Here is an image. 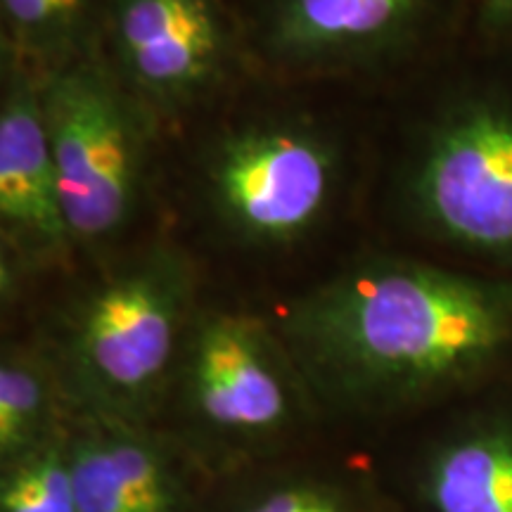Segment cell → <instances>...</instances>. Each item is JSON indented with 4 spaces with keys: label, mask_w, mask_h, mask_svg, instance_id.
Instances as JSON below:
<instances>
[{
    "label": "cell",
    "mask_w": 512,
    "mask_h": 512,
    "mask_svg": "<svg viewBox=\"0 0 512 512\" xmlns=\"http://www.w3.org/2000/svg\"><path fill=\"white\" fill-rule=\"evenodd\" d=\"M43 117L74 247H105L136 219L162 121L102 53L43 79Z\"/></svg>",
    "instance_id": "4"
},
{
    "label": "cell",
    "mask_w": 512,
    "mask_h": 512,
    "mask_svg": "<svg viewBox=\"0 0 512 512\" xmlns=\"http://www.w3.org/2000/svg\"><path fill=\"white\" fill-rule=\"evenodd\" d=\"M430 0H266L261 48L290 69H344L411 43Z\"/></svg>",
    "instance_id": "10"
},
{
    "label": "cell",
    "mask_w": 512,
    "mask_h": 512,
    "mask_svg": "<svg viewBox=\"0 0 512 512\" xmlns=\"http://www.w3.org/2000/svg\"><path fill=\"white\" fill-rule=\"evenodd\" d=\"M275 325L323 415L403 418L477 396L512 366V278L375 256Z\"/></svg>",
    "instance_id": "1"
},
{
    "label": "cell",
    "mask_w": 512,
    "mask_h": 512,
    "mask_svg": "<svg viewBox=\"0 0 512 512\" xmlns=\"http://www.w3.org/2000/svg\"><path fill=\"white\" fill-rule=\"evenodd\" d=\"M320 415L275 320L200 306L159 425L216 484L294 456Z\"/></svg>",
    "instance_id": "3"
},
{
    "label": "cell",
    "mask_w": 512,
    "mask_h": 512,
    "mask_svg": "<svg viewBox=\"0 0 512 512\" xmlns=\"http://www.w3.org/2000/svg\"><path fill=\"white\" fill-rule=\"evenodd\" d=\"M342 152L313 121L254 119L207 150L202 192L216 226L252 249L297 245L330 214Z\"/></svg>",
    "instance_id": "5"
},
{
    "label": "cell",
    "mask_w": 512,
    "mask_h": 512,
    "mask_svg": "<svg viewBox=\"0 0 512 512\" xmlns=\"http://www.w3.org/2000/svg\"><path fill=\"white\" fill-rule=\"evenodd\" d=\"M110 0H0L3 60L38 76L102 53Z\"/></svg>",
    "instance_id": "14"
},
{
    "label": "cell",
    "mask_w": 512,
    "mask_h": 512,
    "mask_svg": "<svg viewBox=\"0 0 512 512\" xmlns=\"http://www.w3.org/2000/svg\"><path fill=\"white\" fill-rule=\"evenodd\" d=\"M197 311L190 259L155 242L64 299L36 339L76 415L159 425Z\"/></svg>",
    "instance_id": "2"
},
{
    "label": "cell",
    "mask_w": 512,
    "mask_h": 512,
    "mask_svg": "<svg viewBox=\"0 0 512 512\" xmlns=\"http://www.w3.org/2000/svg\"><path fill=\"white\" fill-rule=\"evenodd\" d=\"M67 434L0 465V512H79Z\"/></svg>",
    "instance_id": "15"
},
{
    "label": "cell",
    "mask_w": 512,
    "mask_h": 512,
    "mask_svg": "<svg viewBox=\"0 0 512 512\" xmlns=\"http://www.w3.org/2000/svg\"><path fill=\"white\" fill-rule=\"evenodd\" d=\"M207 512H401L370 467L285 458L214 486Z\"/></svg>",
    "instance_id": "12"
},
{
    "label": "cell",
    "mask_w": 512,
    "mask_h": 512,
    "mask_svg": "<svg viewBox=\"0 0 512 512\" xmlns=\"http://www.w3.org/2000/svg\"><path fill=\"white\" fill-rule=\"evenodd\" d=\"M238 53L223 0H110L102 57L159 121L219 93Z\"/></svg>",
    "instance_id": "7"
},
{
    "label": "cell",
    "mask_w": 512,
    "mask_h": 512,
    "mask_svg": "<svg viewBox=\"0 0 512 512\" xmlns=\"http://www.w3.org/2000/svg\"><path fill=\"white\" fill-rule=\"evenodd\" d=\"M403 200L432 238L512 268V95L441 112L408 162Z\"/></svg>",
    "instance_id": "6"
},
{
    "label": "cell",
    "mask_w": 512,
    "mask_h": 512,
    "mask_svg": "<svg viewBox=\"0 0 512 512\" xmlns=\"http://www.w3.org/2000/svg\"><path fill=\"white\" fill-rule=\"evenodd\" d=\"M482 24L496 34H510L512 0H482Z\"/></svg>",
    "instance_id": "16"
},
{
    "label": "cell",
    "mask_w": 512,
    "mask_h": 512,
    "mask_svg": "<svg viewBox=\"0 0 512 512\" xmlns=\"http://www.w3.org/2000/svg\"><path fill=\"white\" fill-rule=\"evenodd\" d=\"M79 512H207L216 482L162 425L74 415L67 434Z\"/></svg>",
    "instance_id": "9"
},
{
    "label": "cell",
    "mask_w": 512,
    "mask_h": 512,
    "mask_svg": "<svg viewBox=\"0 0 512 512\" xmlns=\"http://www.w3.org/2000/svg\"><path fill=\"white\" fill-rule=\"evenodd\" d=\"M415 512H512V399L460 408L422 441L408 472Z\"/></svg>",
    "instance_id": "11"
},
{
    "label": "cell",
    "mask_w": 512,
    "mask_h": 512,
    "mask_svg": "<svg viewBox=\"0 0 512 512\" xmlns=\"http://www.w3.org/2000/svg\"><path fill=\"white\" fill-rule=\"evenodd\" d=\"M43 117V76L3 60L0 95V285L3 302L74 252Z\"/></svg>",
    "instance_id": "8"
},
{
    "label": "cell",
    "mask_w": 512,
    "mask_h": 512,
    "mask_svg": "<svg viewBox=\"0 0 512 512\" xmlns=\"http://www.w3.org/2000/svg\"><path fill=\"white\" fill-rule=\"evenodd\" d=\"M74 406L38 339H5L0 351V465L62 437Z\"/></svg>",
    "instance_id": "13"
}]
</instances>
